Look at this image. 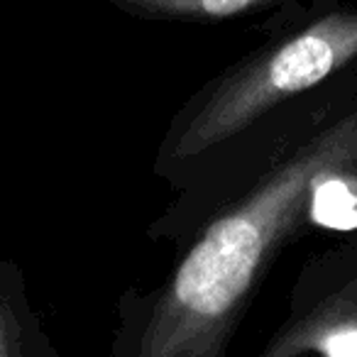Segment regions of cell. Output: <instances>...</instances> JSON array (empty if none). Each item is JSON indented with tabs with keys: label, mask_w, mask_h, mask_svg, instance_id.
I'll return each instance as SVG.
<instances>
[{
	"label": "cell",
	"mask_w": 357,
	"mask_h": 357,
	"mask_svg": "<svg viewBox=\"0 0 357 357\" xmlns=\"http://www.w3.org/2000/svg\"><path fill=\"white\" fill-rule=\"evenodd\" d=\"M108 3L144 20L223 22L257 8L272 6L274 0H108Z\"/></svg>",
	"instance_id": "cell-3"
},
{
	"label": "cell",
	"mask_w": 357,
	"mask_h": 357,
	"mask_svg": "<svg viewBox=\"0 0 357 357\" xmlns=\"http://www.w3.org/2000/svg\"><path fill=\"white\" fill-rule=\"evenodd\" d=\"M357 54V15H328L250 56L204 89L164 137L159 169L201 159L282 100L321 84Z\"/></svg>",
	"instance_id": "cell-2"
},
{
	"label": "cell",
	"mask_w": 357,
	"mask_h": 357,
	"mask_svg": "<svg viewBox=\"0 0 357 357\" xmlns=\"http://www.w3.org/2000/svg\"><path fill=\"white\" fill-rule=\"evenodd\" d=\"M308 215L313 223L333 230L357 228V186L340 169L323 172L311 189Z\"/></svg>",
	"instance_id": "cell-5"
},
{
	"label": "cell",
	"mask_w": 357,
	"mask_h": 357,
	"mask_svg": "<svg viewBox=\"0 0 357 357\" xmlns=\"http://www.w3.org/2000/svg\"><path fill=\"white\" fill-rule=\"evenodd\" d=\"M35 331V318L27 313L22 298L20 272L13 264L0 262V357L47 352L37 347Z\"/></svg>",
	"instance_id": "cell-4"
},
{
	"label": "cell",
	"mask_w": 357,
	"mask_h": 357,
	"mask_svg": "<svg viewBox=\"0 0 357 357\" xmlns=\"http://www.w3.org/2000/svg\"><path fill=\"white\" fill-rule=\"evenodd\" d=\"M298 350H318L331 357H357V326L345 323V326H331L323 331L308 333H291L289 337H279L269 352L282 355V352H298Z\"/></svg>",
	"instance_id": "cell-6"
},
{
	"label": "cell",
	"mask_w": 357,
	"mask_h": 357,
	"mask_svg": "<svg viewBox=\"0 0 357 357\" xmlns=\"http://www.w3.org/2000/svg\"><path fill=\"white\" fill-rule=\"evenodd\" d=\"M357 159V115L308 142L240 204L218 213L149 296L130 352L218 357L279 240L291 230L323 172Z\"/></svg>",
	"instance_id": "cell-1"
}]
</instances>
